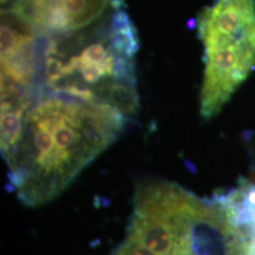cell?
<instances>
[{
  "instance_id": "1",
  "label": "cell",
  "mask_w": 255,
  "mask_h": 255,
  "mask_svg": "<svg viewBox=\"0 0 255 255\" xmlns=\"http://www.w3.org/2000/svg\"><path fill=\"white\" fill-rule=\"evenodd\" d=\"M117 108L34 90L20 139L5 162L9 186L25 206L55 200L122 132Z\"/></svg>"
},
{
  "instance_id": "2",
  "label": "cell",
  "mask_w": 255,
  "mask_h": 255,
  "mask_svg": "<svg viewBox=\"0 0 255 255\" xmlns=\"http://www.w3.org/2000/svg\"><path fill=\"white\" fill-rule=\"evenodd\" d=\"M138 34L122 0L83 30L37 36L34 89L108 104L130 116L138 108Z\"/></svg>"
},
{
  "instance_id": "3",
  "label": "cell",
  "mask_w": 255,
  "mask_h": 255,
  "mask_svg": "<svg viewBox=\"0 0 255 255\" xmlns=\"http://www.w3.org/2000/svg\"><path fill=\"white\" fill-rule=\"evenodd\" d=\"M110 255H235V241L216 197L148 181L137 187L127 234Z\"/></svg>"
},
{
  "instance_id": "4",
  "label": "cell",
  "mask_w": 255,
  "mask_h": 255,
  "mask_svg": "<svg viewBox=\"0 0 255 255\" xmlns=\"http://www.w3.org/2000/svg\"><path fill=\"white\" fill-rule=\"evenodd\" d=\"M203 46L200 113L209 120L255 70V0H214L197 18Z\"/></svg>"
},
{
  "instance_id": "5",
  "label": "cell",
  "mask_w": 255,
  "mask_h": 255,
  "mask_svg": "<svg viewBox=\"0 0 255 255\" xmlns=\"http://www.w3.org/2000/svg\"><path fill=\"white\" fill-rule=\"evenodd\" d=\"M114 0H15L12 9L37 36H59L90 26L107 13Z\"/></svg>"
},
{
  "instance_id": "6",
  "label": "cell",
  "mask_w": 255,
  "mask_h": 255,
  "mask_svg": "<svg viewBox=\"0 0 255 255\" xmlns=\"http://www.w3.org/2000/svg\"><path fill=\"white\" fill-rule=\"evenodd\" d=\"M1 79L21 90L34 88L38 73L37 33L12 8L1 12Z\"/></svg>"
},
{
  "instance_id": "7",
  "label": "cell",
  "mask_w": 255,
  "mask_h": 255,
  "mask_svg": "<svg viewBox=\"0 0 255 255\" xmlns=\"http://www.w3.org/2000/svg\"><path fill=\"white\" fill-rule=\"evenodd\" d=\"M216 199L231 225L235 255H255V183L244 181Z\"/></svg>"
}]
</instances>
